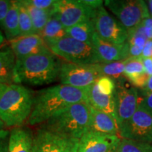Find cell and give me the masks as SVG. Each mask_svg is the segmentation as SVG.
Listing matches in <instances>:
<instances>
[{
  "instance_id": "cell-1",
  "label": "cell",
  "mask_w": 152,
  "mask_h": 152,
  "mask_svg": "<svg viewBox=\"0 0 152 152\" xmlns=\"http://www.w3.org/2000/svg\"><path fill=\"white\" fill-rule=\"evenodd\" d=\"M87 87L76 88L61 84L39 91L34 96L28 124L42 125L68 106L80 102H87Z\"/></svg>"
},
{
  "instance_id": "cell-2",
  "label": "cell",
  "mask_w": 152,
  "mask_h": 152,
  "mask_svg": "<svg viewBox=\"0 0 152 152\" xmlns=\"http://www.w3.org/2000/svg\"><path fill=\"white\" fill-rule=\"evenodd\" d=\"M61 62L54 54H39L16 60L15 84L48 85L59 78Z\"/></svg>"
},
{
  "instance_id": "cell-3",
  "label": "cell",
  "mask_w": 152,
  "mask_h": 152,
  "mask_svg": "<svg viewBox=\"0 0 152 152\" xmlns=\"http://www.w3.org/2000/svg\"><path fill=\"white\" fill-rule=\"evenodd\" d=\"M34 95L21 85H8L0 98V118L9 128L21 127L29 118L33 109Z\"/></svg>"
},
{
  "instance_id": "cell-4",
  "label": "cell",
  "mask_w": 152,
  "mask_h": 152,
  "mask_svg": "<svg viewBox=\"0 0 152 152\" xmlns=\"http://www.w3.org/2000/svg\"><path fill=\"white\" fill-rule=\"evenodd\" d=\"M90 118L91 106L87 102H80L56 114L41 127L80 140L88 130Z\"/></svg>"
},
{
  "instance_id": "cell-5",
  "label": "cell",
  "mask_w": 152,
  "mask_h": 152,
  "mask_svg": "<svg viewBox=\"0 0 152 152\" xmlns=\"http://www.w3.org/2000/svg\"><path fill=\"white\" fill-rule=\"evenodd\" d=\"M45 43L52 54L66 62L76 65H94L100 63L92 44L82 42L68 35Z\"/></svg>"
},
{
  "instance_id": "cell-6",
  "label": "cell",
  "mask_w": 152,
  "mask_h": 152,
  "mask_svg": "<svg viewBox=\"0 0 152 152\" xmlns=\"http://www.w3.org/2000/svg\"><path fill=\"white\" fill-rule=\"evenodd\" d=\"M104 4L128 32L138 27L149 17L147 4L142 0H106Z\"/></svg>"
},
{
  "instance_id": "cell-7",
  "label": "cell",
  "mask_w": 152,
  "mask_h": 152,
  "mask_svg": "<svg viewBox=\"0 0 152 152\" xmlns=\"http://www.w3.org/2000/svg\"><path fill=\"white\" fill-rule=\"evenodd\" d=\"M79 140L40 126L33 134L32 152H77Z\"/></svg>"
},
{
  "instance_id": "cell-8",
  "label": "cell",
  "mask_w": 152,
  "mask_h": 152,
  "mask_svg": "<svg viewBox=\"0 0 152 152\" xmlns=\"http://www.w3.org/2000/svg\"><path fill=\"white\" fill-rule=\"evenodd\" d=\"M118 128L123 139L152 143V115L140 102L132 116Z\"/></svg>"
},
{
  "instance_id": "cell-9",
  "label": "cell",
  "mask_w": 152,
  "mask_h": 152,
  "mask_svg": "<svg viewBox=\"0 0 152 152\" xmlns=\"http://www.w3.org/2000/svg\"><path fill=\"white\" fill-rule=\"evenodd\" d=\"M115 88L113 97L115 113L118 127L128 121L136 111L139 103L138 92L134 87H128L125 84L124 77L114 80Z\"/></svg>"
},
{
  "instance_id": "cell-10",
  "label": "cell",
  "mask_w": 152,
  "mask_h": 152,
  "mask_svg": "<svg viewBox=\"0 0 152 152\" xmlns=\"http://www.w3.org/2000/svg\"><path fill=\"white\" fill-rule=\"evenodd\" d=\"M92 20L95 32L102 40L115 45H121L128 41V30L104 7L96 9Z\"/></svg>"
},
{
  "instance_id": "cell-11",
  "label": "cell",
  "mask_w": 152,
  "mask_h": 152,
  "mask_svg": "<svg viewBox=\"0 0 152 152\" xmlns=\"http://www.w3.org/2000/svg\"><path fill=\"white\" fill-rule=\"evenodd\" d=\"M102 77L94 65H76L61 62L59 73L61 84L76 88H85Z\"/></svg>"
},
{
  "instance_id": "cell-12",
  "label": "cell",
  "mask_w": 152,
  "mask_h": 152,
  "mask_svg": "<svg viewBox=\"0 0 152 152\" xmlns=\"http://www.w3.org/2000/svg\"><path fill=\"white\" fill-rule=\"evenodd\" d=\"M96 10L85 5L81 0H56L53 14L68 28L82 22L92 20Z\"/></svg>"
},
{
  "instance_id": "cell-13",
  "label": "cell",
  "mask_w": 152,
  "mask_h": 152,
  "mask_svg": "<svg viewBox=\"0 0 152 152\" xmlns=\"http://www.w3.org/2000/svg\"><path fill=\"white\" fill-rule=\"evenodd\" d=\"M121 140L118 136L87 130L80 139L77 152H111L116 149Z\"/></svg>"
},
{
  "instance_id": "cell-14",
  "label": "cell",
  "mask_w": 152,
  "mask_h": 152,
  "mask_svg": "<svg viewBox=\"0 0 152 152\" xmlns=\"http://www.w3.org/2000/svg\"><path fill=\"white\" fill-rule=\"evenodd\" d=\"M92 44L96 50L100 63L120 61L130 58L128 42L121 45L107 42L102 40L95 32L92 37Z\"/></svg>"
},
{
  "instance_id": "cell-15",
  "label": "cell",
  "mask_w": 152,
  "mask_h": 152,
  "mask_svg": "<svg viewBox=\"0 0 152 152\" xmlns=\"http://www.w3.org/2000/svg\"><path fill=\"white\" fill-rule=\"evenodd\" d=\"M10 47L16 60L36 54L51 53L42 37L39 35L19 37L11 41Z\"/></svg>"
},
{
  "instance_id": "cell-16",
  "label": "cell",
  "mask_w": 152,
  "mask_h": 152,
  "mask_svg": "<svg viewBox=\"0 0 152 152\" xmlns=\"http://www.w3.org/2000/svg\"><path fill=\"white\" fill-rule=\"evenodd\" d=\"M88 130L107 135L119 134L117 121L113 115L99 111L91 106L90 123Z\"/></svg>"
},
{
  "instance_id": "cell-17",
  "label": "cell",
  "mask_w": 152,
  "mask_h": 152,
  "mask_svg": "<svg viewBox=\"0 0 152 152\" xmlns=\"http://www.w3.org/2000/svg\"><path fill=\"white\" fill-rule=\"evenodd\" d=\"M87 102L94 109L105 112L115 118L113 95L104 94L99 90L96 83L87 87Z\"/></svg>"
},
{
  "instance_id": "cell-18",
  "label": "cell",
  "mask_w": 152,
  "mask_h": 152,
  "mask_svg": "<svg viewBox=\"0 0 152 152\" xmlns=\"http://www.w3.org/2000/svg\"><path fill=\"white\" fill-rule=\"evenodd\" d=\"M33 133L29 129L17 127L10 131L8 151L32 152Z\"/></svg>"
},
{
  "instance_id": "cell-19",
  "label": "cell",
  "mask_w": 152,
  "mask_h": 152,
  "mask_svg": "<svg viewBox=\"0 0 152 152\" xmlns=\"http://www.w3.org/2000/svg\"><path fill=\"white\" fill-rule=\"evenodd\" d=\"M16 57L11 47H5L0 50V84H15V68Z\"/></svg>"
},
{
  "instance_id": "cell-20",
  "label": "cell",
  "mask_w": 152,
  "mask_h": 152,
  "mask_svg": "<svg viewBox=\"0 0 152 152\" xmlns=\"http://www.w3.org/2000/svg\"><path fill=\"white\" fill-rule=\"evenodd\" d=\"M3 30H4L6 37L9 41H12L20 37L18 1H12L11 8L6 16Z\"/></svg>"
},
{
  "instance_id": "cell-21",
  "label": "cell",
  "mask_w": 152,
  "mask_h": 152,
  "mask_svg": "<svg viewBox=\"0 0 152 152\" xmlns=\"http://www.w3.org/2000/svg\"><path fill=\"white\" fill-rule=\"evenodd\" d=\"M20 2L23 4L25 8L28 11V14L31 18L35 34L40 35L45 26L48 22L49 19L52 16L53 11L36 8L30 4L27 0H22L20 1Z\"/></svg>"
},
{
  "instance_id": "cell-22",
  "label": "cell",
  "mask_w": 152,
  "mask_h": 152,
  "mask_svg": "<svg viewBox=\"0 0 152 152\" xmlns=\"http://www.w3.org/2000/svg\"><path fill=\"white\" fill-rule=\"evenodd\" d=\"M68 36L82 42L92 44V37L95 33L93 20L82 22L75 26L66 28Z\"/></svg>"
},
{
  "instance_id": "cell-23",
  "label": "cell",
  "mask_w": 152,
  "mask_h": 152,
  "mask_svg": "<svg viewBox=\"0 0 152 152\" xmlns=\"http://www.w3.org/2000/svg\"><path fill=\"white\" fill-rule=\"evenodd\" d=\"M40 36L45 42L61 39L68 36L66 28L54 14H52L50 18L42 32Z\"/></svg>"
},
{
  "instance_id": "cell-24",
  "label": "cell",
  "mask_w": 152,
  "mask_h": 152,
  "mask_svg": "<svg viewBox=\"0 0 152 152\" xmlns=\"http://www.w3.org/2000/svg\"><path fill=\"white\" fill-rule=\"evenodd\" d=\"M127 59L110 63H99L95 64V66L101 75L111 77L113 80H117L123 77Z\"/></svg>"
},
{
  "instance_id": "cell-25",
  "label": "cell",
  "mask_w": 152,
  "mask_h": 152,
  "mask_svg": "<svg viewBox=\"0 0 152 152\" xmlns=\"http://www.w3.org/2000/svg\"><path fill=\"white\" fill-rule=\"evenodd\" d=\"M115 152H152V144L123 139L118 145Z\"/></svg>"
},
{
  "instance_id": "cell-26",
  "label": "cell",
  "mask_w": 152,
  "mask_h": 152,
  "mask_svg": "<svg viewBox=\"0 0 152 152\" xmlns=\"http://www.w3.org/2000/svg\"><path fill=\"white\" fill-rule=\"evenodd\" d=\"M19 7V28L20 37L36 35L34 30L33 22L28 11L25 8L20 1H18Z\"/></svg>"
},
{
  "instance_id": "cell-27",
  "label": "cell",
  "mask_w": 152,
  "mask_h": 152,
  "mask_svg": "<svg viewBox=\"0 0 152 152\" xmlns=\"http://www.w3.org/2000/svg\"><path fill=\"white\" fill-rule=\"evenodd\" d=\"M146 72L144 71L142 56L130 57L127 59L125 71L123 73V77L127 80H130V79L134 78Z\"/></svg>"
},
{
  "instance_id": "cell-28",
  "label": "cell",
  "mask_w": 152,
  "mask_h": 152,
  "mask_svg": "<svg viewBox=\"0 0 152 152\" xmlns=\"http://www.w3.org/2000/svg\"><path fill=\"white\" fill-rule=\"evenodd\" d=\"M99 90L104 94L113 95L115 88V81L111 77L102 76L96 82Z\"/></svg>"
},
{
  "instance_id": "cell-29",
  "label": "cell",
  "mask_w": 152,
  "mask_h": 152,
  "mask_svg": "<svg viewBox=\"0 0 152 152\" xmlns=\"http://www.w3.org/2000/svg\"><path fill=\"white\" fill-rule=\"evenodd\" d=\"M28 2L36 8L44 9V10H54L56 0H27Z\"/></svg>"
},
{
  "instance_id": "cell-30",
  "label": "cell",
  "mask_w": 152,
  "mask_h": 152,
  "mask_svg": "<svg viewBox=\"0 0 152 152\" xmlns=\"http://www.w3.org/2000/svg\"><path fill=\"white\" fill-rule=\"evenodd\" d=\"M149 75L147 73H144L142 75L137 76L134 78L130 79V80H128L133 87L135 88L144 89L147 84V82L149 80Z\"/></svg>"
},
{
  "instance_id": "cell-31",
  "label": "cell",
  "mask_w": 152,
  "mask_h": 152,
  "mask_svg": "<svg viewBox=\"0 0 152 152\" xmlns=\"http://www.w3.org/2000/svg\"><path fill=\"white\" fill-rule=\"evenodd\" d=\"M12 1L10 0H0V27L3 29L4 20L11 8Z\"/></svg>"
},
{
  "instance_id": "cell-32",
  "label": "cell",
  "mask_w": 152,
  "mask_h": 152,
  "mask_svg": "<svg viewBox=\"0 0 152 152\" xmlns=\"http://www.w3.org/2000/svg\"><path fill=\"white\" fill-rule=\"evenodd\" d=\"M9 135L10 131L5 129L0 130V152L8 151Z\"/></svg>"
},
{
  "instance_id": "cell-33",
  "label": "cell",
  "mask_w": 152,
  "mask_h": 152,
  "mask_svg": "<svg viewBox=\"0 0 152 152\" xmlns=\"http://www.w3.org/2000/svg\"><path fill=\"white\" fill-rule=\"evenodd\" d=\"M139 102L152 115V93L144 94L143 97L139 99Z\"/></svg>"
},
{
  "instance_id": "cell-34",
  "label": "cell",
  "mask_w": 152,
  "mask_h": 152,
  "mask_svg": "<svg viewBox=\"0 0 152 152\" xmlns=\"http://www.w3.org/2000/svg\"><path fill=\"white\" fill-rule=\"evenodd\" d=\"M141 24L143 26L147 39L152 40V18L149 17L144 19Z\"/></svg>"
},
{
  "instance_id": "cell-35",
  "label": "cell",
  "mask_w": 152,
  "mask_h": 152,
  "mask_svg": "<svg viewBox=\"0 0 152 152\" xmlns=\"http://www.w3.org/2000/svg\"><path fill=\"white\" fill-rule=\"evenodd\" d=\"M81 1L85 5L94 9V10H96L101 7H103L104 3V1H102V0H81Z\"/></svg>"
},
{
  "instance_id": "cell-36",
  "label": "cell",
  "mask_w": 152,
  "mask_h": 152,
  "mask_svg": "<svg viewBox=\"0 0 152 152\" xmlns=\"http://www.w3.org/2000/svg\"><path fill=\"white\" fill-rule=\"evenodd\" d=\"M142 57L143 58H151L152 57V40L148 39L142 51Z\"/></svg>"
},
{
  "instance_id": "cell-37",
  "label": "cell",
  "mask_w": 152,
  "mask_h": 152,
  "mask_svg": "<svg viewBox=\"0 0 152 152\" xmlns=\"http://www.w3.org/2000/svg\"><path fill=\"white\" fill-rule=\"evenodd\" d=\"M142 58V62L146 73L150 76L152 75V58Z\"/></svg>"
},
{
  "instance_id": "cell-38",
  "label": "cell",
  "mask_w": 152,
  "mask_h": 152,
  "mask_svg": "<svg viewBox=\"0 0 152 152\" xmlns=\"http://www.w3.org/2000/svg\"><path fill=\"white\" fill-rule=\"evenodd\" d=\"M142 90H143L142 93V94H147V93H152V75L150 76L147 85Z\"/></svg>"
},
{
  "instance_id": "cell-39",
  "label": "cell",
  "mask_w": 152,
  "mask_h": 152,
  "mask_svg": "<svg viewBox=\"0 0 152 152\" xmlns=\"http://www.w3.org/2000/svg\"><path fill=\"white\" fill-rule=\"evenodd\" d=\"M146 4H147V6L149 17H151V18H152V0H149V1H146Z\"/></svg>"
},
{
  "instance_id": "cell-40",
  "label": "cell",
  "mask_w": 152,
  "mask_h": 152,
  "mask_svg": "<svg viewBox=\"0 0 152 152\" xmlns=\"http://www.w3.org/2000/svg\"><path fill=\"white\" fill-rule=\"evenodd\" d=\"M7 86H8V85L0 84V98H1V96H2V95H3L4 92V91L6 90V89H7Z\"/></svg>"
},
{
  "instance_id": "cell-41",
  "label": "cell",
  "mask_w": 152,
  "mask_h": 152,
  "mask_svg": "<svg viewBox=\"0 0 152 152\" xmlns=\"http://www.w3.org/2000/svg\"><path fill=\"white\" fill-rule=\"evenodd\" d=\"M4 40H5L4 36L3 33H1V31H0V47L2 45V44L4 42Z\"/></svg>"
},
{
  "instance_id": "cell-42",
  "label": "cell",
  "mask_w": 152,
  "mask_h": 152,
  "mask_svg": "<svg viewBox=\"0 0 152 152\" xmlns=\"http://www.w3.org/2000/svg\"><path fill=\"white\" fill-rule=\"evenodd\" d=\"M4 127H5L4 123H3V121H1V118H0V130H4Z\"/></svg>"
},
{
  "instance_id": "cell-43",
  "label": "cell",
  "mask_w": 152,
  "mask_h": 152,
  "mask_svg": "<svg viewBox=\"0 0 152 152\" xmlns=\"http://www.w3.org/2000/svg\"><path fill=\"white\" fill-rule=\"evenodd\" d=\"M115 151H111V152H115Z\"/></svg>"
}]
</instances>
